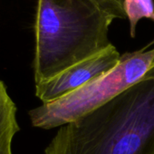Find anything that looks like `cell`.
I'll list each match as a JSON object with an SVG mask.
<instances>
[{"label": "cell", "mask_w": 154, "mask_h": 154, "mask_svg": "<svg viewBox=\"0 0 154 154\" xmlns=\"http://www.w3.org/2000/svg\"><path fill=\"white\" fill-rule=\"evenodd\" d=\"M147 46L121 54L107 73L58 100L29 111L34 127L50 130L62 127L105 104L137 84L154 66V47Z\"/></svg>", "instance_id": "3"}, {"label": "cell", "mask_w": 154, "mask_h": 154, "mask_svg": "<svg viewBox=\"0 0 154 154\" xmlns=\"http://www.w3.org/2000/svg\"><path fill=\"white\" fill-rule=\"evenodd\" d=\"M121 58L112 44L100 53L63 70L53 78L35 85V96L47 103L90 84L115 67Z\"/></svg>", "instance_id": "4"}, {"label": "cell", "mask_w": 154, "mask_h": 154, "mask_svg": "<svg viewBox=\"0 0 154 154\" xmlns=\"http://www.w3.org/2000/svg\"><path fill=\"white\" fill-rule=\"evenodd\" d=\"M17 112V105L8 94L6 85L0 80V154H13V139L20 131Z\"/></svg>", "instance_id": "5"}, {"label": "cell", "mask_w": 154, "mask_h": 154, "mask_svg": "<svg viewBox=\"0 0 154 154\" xmlns=\"http://www.w3.org/2000/svg\"><path fill=\"white\" fill-rule=\"evenodd\" d=\"M125 12L130 21L131 37L135 36L137 23L142 18L154 20V6L152 0H125Z\"/></svg>", "instance_id": "6"}, {"label": "cell", "mask_w": 154, "mask_h": 154, "mask_svg": "<svg viewBox=\"0 0 154 154\" xmlns=\"http://www.w3.org/2000/svg\"><path fill=\"white\" fill-rule=\"evenodd\" d=\"M45 154H154V66L117 97L60 127Z\"/></svg>", "instance_id": "1"}, {"label": "cell", "mask_w": 154, "mask_h": 154, "mask_svg": "<svg viewBox=\"0 0 154 154\" xmlns=\"http://www.w3.org/2000/svg\"><path fill=\"white\" fill-rule=\"evenodd\" d=\"M114 19L93 0H37L35 85L111 45L108 35Z\"/></svg>", "instance_id": "2"}, {"label": "cell", "mask_w": 154, "mask_h": 154, "mask_svg": "<svg viewBox=\"0 0 154 154\" xmlns=\"http://www.w3.org/2000/svg\"><path fill=\"white\" fill-rule=\"evenodd\" d=\"M103 11L115 19H127L125 12V0H93Z\"/></svg>", "instance_id": "7"}]
</instances>
